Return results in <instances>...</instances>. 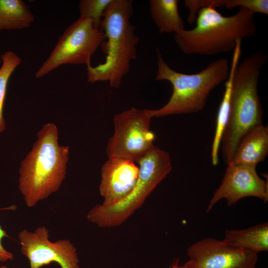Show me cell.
I'll list each match as a JSON object with an SVG mask.
<instances>
[{"label":"cell","instance_id":"obj_1","mask_svg":"<svg viewBox=\"0 0 268 268\" xmlns=\"http://www.w3.org/2000/svg\"><path fill=\"white\" fill-rule=\"evenodd\" d=\"M59 137L55 123L44 124L20 162L18 189L29 207L58 192L66 179L69 147L61 145Z\"/></svg>","mask_w":268,"mask_h":268},{"label":"cell","instance_id":"obj_2","mask_svg":"<svg viewBox=\"0 0 268 268\" xmlns=\"http://www.w3.org/2000/svg\"><path fill=\"white\" fill-rule=\"evenodd\" d=\"M133 13L131 0H112L105 10L99 29L106 39L100 46L106 55L105 61L95 67L86 66L89 83L108 81L112 87L120 86L131 62L136 57L139 38L130 21Z\"/></svg>","mask_w":268,"mask_h":268},{"label":"cell","instance_id":"obj_3","mask_svg":"<svg viewBox=\"0 0 268 268\" xmlns=\"http://www.w3.org/2000/svg\"><path fill=\"white\" fill-rule=\"evenodd\" d=\"M268 57L259 51L245 57L235 68L232 83L228 120L223 133L222 156L230 164L236 147L250 129L262 124L263 109L258 92L261 68Z\"/></svg>","mask_w":268,"mask_h":268},{"label":"cell","instance_id":"obj_4","mask_svg":"<svg viewBox=\"0 0 268 268\" xmlns=\"http://www.w3.org/2000/svg\"><path fill=\"white\" fill-rule=\"evenodd\" d=\"M254 13L243 7L225 16L211 7L199 11L196 26L174 34L180 50L188 55L212 56L233 51L238 40L254 36Z\"/></svg>","mask_w":268,"mask_h":268},{"label":"cell","instance_id":"obj_5","mask_svg":"<svg viewBox=\"0 0 268 268\" xmlns=\"http://www.w3.org/2000/svg\"><path fill=\"white\" fill-rule=\"evenodd\" d=\"M156 52V79L168 81L172 85L173 92L168 102L161 108L146 109L152 118L201 111L211 91L228 78L230 67L226 59L212 62L198 73L186 74L171 68L158 49Z\"/></svg>","mask_w":268,"mask_h":268},{"label":"cell","instance_id":"obj_6","mask_svg":"<svg viewBox=\"0 0 268 268\" xmlns=\"http://www.w3.org/2000/svg\"><path fill=\"white\" fill-rule=\"evenodd\" d=\"M136 163L139 174L132 192L114 205L98 204L93 207L86 216L90 222L101 228L121 225L142 205L172 168L169 154L156 146Z\"/></svg>","mask_w":268,"mask_h":268},{"label":"cell","instance_id":"obj_7","mask_svg":"<svg viewBox=\"0 0 268 268\" xmlns=\"http://www.w3.org/2000/svg\"><path fill=\"white\" fill-rule=\"evenodd\" d=\"M105 35L95 28L92 21L79 17L59 37L49 56L35 73V78L44 77L64 65H91V59Z\"/></svg>","mask_w":268,"mask_h":268},{"label":"cell","instance_id":"obj_8","mask_svg":"<svg viewBox=\"0 0 268 268\" xmlns=\"http://www.w3.org/2000/svg\"><path fill=\"white\" fill-rule=\"evenodd\" d=\"M151 117L146 109L132 108L116 114L114 132L106 151L108 158L120 157L136 162L155 146V134L150 129Z\"/></svg>","mask_w":268,"mask_h":268},{"label":"cell","instance_id":"obj_9","mask_svg":"<svg viewBox=\"0 0 268 268\" xmlns=\"http://www.w3.org/2000/svg\"><path fill=\"white\" fill-rule=\"evenodd\" d=\"M18 237L20 251L29 261L30 268H40L52 262L61 268H79L76 249L68 239L49 240V231L44 226L34 232L21 230Z\"/></svg>","mask_w":268,"mask_h":268},{"label":"cell","instance_id":"obj_10","mask_svg":"<svg viewBox=\"0 0 268 268\" xmlns=\"http://www.w3.org/2000/svg\"><path fill=\"white\" fill-rule=\"evenodd\" d=\"M189 260L181 268H256L258 254L205 238L189 247Z\"/></svg>","mask_w":268,"mask_h":268},{"label":"cell","instance_id":"obj_11","mask_svg":"<svg viewBox=\"0 0 268 268\" xmlns=\"http://www.w3.org/2000/svg\"><path fill=\"white\" fill-rule=\"evenodd\" d=\"M256 168L233 164L227 165L221 183L210 200L206 211L223 199L226 200L229 206L247 197H257L267 202L268 181L258 176Z\"/></svg>","mask_w":268,"mask_h":268},{"label":"cell","instance_id":"obj_12","mask_svg":"<svg viewBox=\"0 0 268 268\" xmlns=\"http://www.w3.org/2000/svg\"><path fill=\"white\" fill-rule=\"evenodd\" d=\"M135 162L120 157H109L101 167L100 195L102 205L111 206L119 202L133 190L139 174Z\"/></svg>","mask_w":268,"mask_h":268},{"label":"cell","instance_id":"obj_13","mask_svg":"<svg viewBox=\"0 0 268 268\" xmlns=\"http://www.w3.org/2000/svg\"><path fill=\"white\" fill-rule=\"evenodd\" d=\"M268 154V128L261 124L243 135L230 164L256 167L259 162L264 161Z\"/></svg>","mask_w":268,"mask_h":268},{"label":"cell","instance_id":"obj_14","mask_svg":"<svg viewBox=\"0 0 268 268\" xmlns=\"http://www.w3.org/2000/svg\"><path fill=\"white\" fill-rule=\"evenodd\" d=\"M222 241L226 245L258 254L268 250V223L241 230H226Z\"/></svg>","mask_w":268,"mask_h":268},{"label":"cell","instance_id":"obj_15","mask_svg":"<svg viewBox=\"0 0 268 268\" xmlns=\"http://www.w3.org/2000/svg\"><path fill=\"white\" fill-rule=\"evenodd\" d=\"M241 53V45L237 43L233 50L232 60L230 67L228 79L225 83V91L223 99L220 104L216 120V125L214 139L211 148V161L213 165H216L218 162V150L221 138L227 125L230 108V99L233 74L239 63Z\"/></svg>","mask_w":268,"mask_h":268},{"label":"cell","instance_id":"obj_16","mask_svg":"<svg viewBox=\"0 0 268 268\" xmlns=\"http://www.w3.org/2000/svg\"><path fill=\"white\" fill-rule=\"evenodd\" d=\"M150 15L161 33L184 30V22L180 16L177 0H150Z\"/></svg>","mask_w":268,"mask_h":268},{"label":"cell","instance_id":"obj_17","mask_svg":"<svg viewBox=\"0 0 268 268\" xmlns=\"http://www.w3.org/2000/svg\"><path fill=\"white\" fill-rule=\"evenodd\" d=\"M34 20V15L23 0H0V31L26 28Z\"/></svg>","mask_w":268,"mask_h":268},{"label":"cell","instance_id":"obj_18","mask_svg":"<svg viewBox=\"0 0 268 268\" xmlns=\"http://www.w3.org/2000/svg\"><path fill=\"white\" fill-rule=\"evenodd\" d=\"M0 67V134L6 129L3 106L9 80L15 69L21 63V58L14 52L7 51L1 55Z\"/></svg>","mask_w":268,"mask_h":268},{"label":"cell","instance_id":"obj_19","mask_svg":"<svg viewBox=\"0 0 268 268\" xmlns=\"http://www.w3.org/2000/svg\"><path fill=\"white\" fill-rule=\"evenodd\" d=\"M112 0H81L78 8L80 17L90 20L97 29H99L104 12Z\"/></svg>","mask_w":268,"mask_h":268},{"label":"cell","instance_id":"obj_20","mask_svg":"<svg viewBox=\"0 0 268 268\" xmlns=\"http://www.w3.org/2000/svg\"><path fill=\"white\" fill-rule=\"evenodd\" d=\"M6 236V231L3 229L0 225V262L12 260L14 258L13 254L6 250L2 244V239Z\"/></svg>","mask_w":268,"mask_h":268},{"label":"cell","instance_id":"obj_21","mask_svg":"<svg viewBox=\"0 0 268 268\" xmlns=\"http://www.w3.org/2000/svg\"><path fill=\"white\" fill-rule=\"evenodd\" d=\"M171 268H181L179 266V260H177L172 265Z\"/></svg>","mask_w":268,"mask_h":268},{"label":"cell","instance_id":"obj_22","mask_svg":"<svg viewBox=\"0 0 268 268\" xmlns=\"http://www.w3.org/2000/svg\"><path fill=\"white\" fill-rule=\"evenodd\" d=\"M0 268H7L6 266L3 265L0 267Z\"/></svg>","mask_w":268,"mask_h":268},{"label":"cell","instance_id":"obj_23","mask_svg":"<svg viewBox=\"0 0 268 268\" xmlns=\"http://www.w3.org/2000/svg\"><path fill=\"white\" fill-rule=\"evenodd\" d=\"M1 63V59L0 58V64Z\"/></svg>","mask_w":268,"mask_h":268},{"label":"cell","instance_id":"obj_24","mask_svg":"<svg viewBox=\"0 0 268 268\" xmlns=\"http://www.w3.org/2000/svg\"></svg>","mask_w":268,"mask_h":268}]
</instances>
